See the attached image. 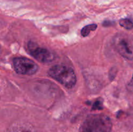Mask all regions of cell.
<instances>
[{
	"label": "cell",
	"mask_w": 133,
	"mask_h": 132,
	"mask_svg": "<svg viewBox=\"0 0 133 132\" xmlns=\"http://www.w3.org/2000/svg\"><path fill=\"white\" fill-rule=\"evenodd\" d=\"M9 132H34L33 130L31 129L30 127L27 126L19 125L16 126L12 127L10 129Z\"/></svg>",
	"instance_id": "6"
},
{
	"label": "cell",
	"mask_w": 133,
	"mask_h": 132,
	"mask_svg": "<svg viewBox=\"0 0 133 132\" xmlns=\"http://www.w3.org/2000/svg\"><path fill=\"white\" fill-rule=\"evenodd\" d=\"M127 88H128L129 90L131 91H133V75L131 81L129 82V83L128 85H127Z\"/></svg>",
	"instance_id": "10"
},
{
	"label": "cell",
	"mask_w": 133,
	"mask_h": 132,
	"mask_svg": "<svg viewBox=\"0 0 133 132\" xmlns=\"http://www.w3.org/2000/svg\"><path fill=\"white\" fill-rule=\"evenodd\" d=\"M114 44L118 53L128 60H133V38L129 35L118 34L114 38Z\"/></svg>",
	"instance_id": "3"
},
{
	"label": "cell",
	"mask_w": 133,
	"mask_h": 132,
	"mask_svg": "<svg viewBox=\"0 0 133 132\" xmlns=\"http://www.w3.org/2000/svg\"><path fill=\"white\" fill-rule=\"evenodd\" d=\"M119 25L126 29H131L133 28V23L129 19H122L119 21Z\"/></svg>",
	"instance_id": "8"
},
{
	"label": "cell",
	"mask_w": 133,
	"mask_h": 132,
	"mask_svg": "<svg viewBox=\"0 0 133 132\" xmlns=\"http://www.w3.org/2000/svg\"><path fill=\"white\" fill-rule=\"evenodd\" d=\"M93 109H102L103 106L102 103L100 101H96L93 105Z\"/></svg>",
	"instance_id": "9"
},
{
	"label": "cell",
	"mask_w": 133,
	"mask_h": 132,
	"mask_svg": "<svg viewBox=\"0 0 133 132\" xmlns=\"http://www.w3.org/2000/svg\"><path fill=\"white\" fill-rule=\"evenodd\" d=\"M51 78L67 88H71L77 82V77L71 67L65 65H55L48 71Z\"/></svg>",
	"instance_id": "2"
},
{
	"label": "cell",
	"mask_w": 133,
	"mask_h": 132,
	"mask_svg": "<svg viewBox=\"0 0 133 132\" xmlns=\"http://www.w3.org/2000/svg\"><path fill=\"white\" fill-rule=\"evenodd\" d=\"M97 26L96 24H90L85 26V27L82 28L81 35L84 37H86L90 33L91 31H95L97 28Z\"/></svg>",
	"instance_id": "7"
},
{
	"label": "cell",
	"mask_w": 133,
	"mask_h": 132,
	"mask_svg": "<svg viewBox=\"0 0 133 132\" xmlns=\"http://www.w3.org/2000/svg\"><path fill=\"white\" fill-rule=\"evenodd\" d=\"M112 124L110 118L101 114L90 115L83 122L79 132H110Z\"/></svg>",
	"instance_id": "1"
},
{
	"label": "cell",
	"mask_w": 133,
	"mask_h": 132,
	"mask_svg": "<svg viewBox=\"0 0 133 132\" xmlns=\"http://www.w3.org/2000/svg\"><path fill=\"white\" fill-rule=\"evenodd\" d=\"M27 49L30 54L38 62L42 63H49L55 59V56L52 52L45 48L40 47L37 44L29 42Z\"/></svg>",
	"instance_id": "5"
},
{
	"label": "cell",
	"mask_w": 133,
	"mask_h": 132,
	"mask_svg": "<svg viewBox=\"0 0 133 132\" xmlns=\"http://www.w3.org/2000/svg\"><path fill=\"white\" fill-rule=\"evenodd\" d=\"M13 66L16 72L19 75H32L38 70V66L35 62L24 57L14 58Z\"/></svg>",
	"instance_id": "4"
}]
</instances>
